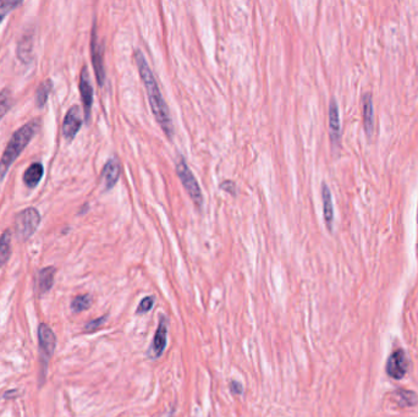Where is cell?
<instances>
[{"label":"cell","mask_w":418,"mask_h":417,"mask_svg":"<svg viewBox=\"0 0 418 417\" xmlns=\"http://www.w3.org/2000/svg\"><path fill=\"white\" fill-rule=\"evenodd\" d=\"M395 399L400 406H414L418 403L417 394L412 390L399 389L395 391Z\"/></svg>","instance_id":"obj_18"},{"label":"cell","mask_w":418,"mask_h":417,"mask_svg":"<svg viewBox=\"0 0 418 417\" xmlns=\"http://www.w3.org/2000/svg\"><path fill=\"white\" fill-rule=\"evenodd\" d=\"M105 321H106L105 316H103V317H99L97 319H93V321H91L90 323H87V324L84 325V332H87V333H91V332L97 331V329L100 328L103 324H104Z\"/></svg>","instance_id":"obj_24"},{"label":"cell","mask_w":418,"mask_h":417,"mask_svg":"<svg viewBox=\"0 0 418 417\" xmlns=\"http://www.w3.org/2000/svg\"><path fill=\"white\" fill-rule=\"evenodd\" d=\"M52 89H53V82H52V80H49V78L48 80L43 81V82L40 83L38 87H37L36 104L38 108H43V106L46 105L47 100H48L49 93L52 92Z\"/></svg>","instance_id":"obj_17"},{"label":"cell","mask_w":418,"mask_h":417,"mask_svg":"<svg viewBox=\"0 0 418 417\" xmlns=\"http://www.w3.org/2000/svg\"><path fill=\"white\" fill-rule=\"evenodd\" d=\"M220 187H222L223 190H225V191H230L231 193H235V185H234V183H231V181H224V183H222V185H220Z\"/></svg>","instance_id":"obj_26"},{"label":"cell","mask_w":418,"mask_h":417,"mask_svg":"<svg viewBox=\"0 0 418 417\" xmlns=\"http://www.w3.org/2000/svg\"><path fill=\"white\" fill-rule=\"evenodd\" d=\"M91 54H92V62L94 68V73H96L97 81H98L99 86H103L105 78V70H104V60H103V54H104V49L103 46L100 45L97 39V32L96 27H93L92 31V39H91Z\"/></svg>","instance_id":"obj_5"},{"label":"cell","mask_w":418,"mask_h":417,"mask_svg":"<svg viewBox=\"0 0 418 417\" xmlns=\"http://www.w3.org/2000/svg\"><path fill=\"white\" fill-rule=\"evenodd\" d=\"M55 272L54 267H46L40 269L38 273V290L40 294L47 293V291L52 289L53 284H54Z\"/></svg>","instance_id":"obj_16"},{"label":"cell","mask_w":418,"mask_h":417,"mask_svg":"<svg viewBox=\"0 0 418 417\" xmlns=\"http://www.w3.org/2000/svg\"><path fill=\"white\" fill-rule=\"evenodd\" d=\"M166 337H168V321L165 317H162L159 319L158 328L154 334L152 346L149 349V355L153 359H158L163 355L166 347V341H168Z\"/></svg>","instance_id":"obj_10"},{"label":"cell","mask_w":418,"mask_h":417,"mask_svg":"<svg viewBox=\"0 0 418 417\" xmlns=\"http://www.w3.org/2000/svg\"><path fill=\"white\" fill-rule=\"evenodd\" d=\"M229 385H230V390L234 395H240L242 394V391H244V388H242L241 383H238L236 381H231Z\"/></svg>","instance_id":"obj_25"},{"label":"cell","mask_w":418,"mask_h":417,"mask_svg":"<svg viewBox=\"0 0 418 417\" xmlns=\"http://www.w3.org/2000/svg\"><path fill=\"white\" fill-rule=\"evenodd\" d=\"M82 126V115L78 105H74L66 113L64 123H62V134L66 141H72Z\"/></svg>","instance_id":"obj_6"},{"label":"cell","mask_w":418,"mask_h":417,"mask_svg":"<svg viewBox=\"0 0 418 417\" xmlns=\"http://www.w3.org/2000/svg\"><path fill=\"white\" fill-rule=\"evenodd\" d=\"M31 54H32V38L25 37L17 46V55L21 61L28 62L31 60Z\"/></svg>","instance_id":"obj_19"},{"label":"cell","mask_w":418,"mask_h":417,"mask_svg":"<svg viewBox=\"0 0 418 417\" xmlns=\"http://www.w3.org/2000/svg\"><path fill=\"white\" fill-rule=\"evenodd\" d=\"M44 174V169L43 165L40 163H33L30 167L26 169L24 174V183L26 184V186L31 187H36L37 185L39 184V181L42 180V177Z\"/></svg>","instance_id":"obj_15"},{"label":"cell","mask_w":418,"mask_h":417,"mask_svg":"<svg viewBox=\"0 0 418 417\" xmlns=\"http://www.w3.org/2000/svg\"><path fill=\"white\" fill-rule=\"evenodd\" d=\"M153 303H154V297L153 296H146V297H144V299L140 302V305H138V309H137L138 315H140V313L149 312L150 310H152Z\"/></svg>","instance_id":"obj_23"},{"label":"cell","mask_w":418,"mask_h":417,"mask_svg":"<svg viewBox=\"0 0 418 417\" xmlns=\"http://www.w3.org/2000/svg\"><path fill=\"white\" fill-rule=\"evenodd\" d=\"M92 305V299H91L90 295H78V296L75 297L71 302V309L74 312H82L86 311V310L90 309V306Z\"/></svg>","instance_id":"obj_20"},{"label":"cell","mask_w":418,"mask_h":417,"mask_svg":"<svg viewBox=\"0 0 418 417\" xmlns=\"http://www.w3.org/2000/svg\"><path fill=\"white\" fill-rule=\"evenodd\" d=\"M80 93L83 104L84 119H86V121H88L91 118V109H92L93 104V87L92 83H91L90 74H88L86 67L82 69L80 75Z\"/></svg>","instance_id":"obj_8"},{"label":"cell","mask_w":418,"mask_h":417,"mask_svg":"<svg viewBox=\"0 0 418 417\" xmlns=\"http://www.w3.org/2000/svg\"><path fill=\"white\" fill-rule=\"evenodd\" d=\"M408 362L406 359V354L402 349L395 350L389 356L386 362V373L394 379H401L405 377L407 372Z\"/></svg>","instance_id":"obj_7"},{"label":"cell","mask_w":418,"mask_h":417,"mask_svg":"<svg viewBox=\"0 0 418 417\" xmlns=\"http://www.w3.org/2000/svg\"><path fill=\"white\" fill-rule=\"evenodd\" d=\"M135 60H136L138 73H140V76L142 78L144 87H146L153 115L156 117L157 121H158L162 130L164 131V134L169 139H171L172 135H174V125H172L170 112H169L165 99L163 98L158 82H157L148 62H147L146 58H144L143 53L141 50L135 52Z\"/></svg>","instance_id":"obj_1"},{"label":"cell","mask_w":418,"mask_h":417,"mask_svg":"<svg viewBox=\"0 0 418 417\" xmlns=\"http://www.w3.org/2000/svg\"><path fill=\"white\" fill-rule=\"evenodd\" d=\"M176 172H178V177L180 179L181 184L184 185L188 196L192 200V202L198 207V208H201L203 205L202 191H201L200 184H198L197 179L194 178L191 169L188 168L186 161H185L182 157H180V158L178 159V162H176Z\"/></svg>","instance_id":"obj_3"},{"label":"cell","mask_w":418,"mask_h":417,"mask_svg":"<svg viewBox=\"0 0 418 417\" xmlns=\"http://www.w3.org/2000/svg\"><path fill=\"white\" fill-rule=\"evenodd\" d=\"M40 223L39 212L33 207L21 211L15 218V231L17 239L22 241L28 240L36 233Z\"/></svg>","instance_id":"obj_4"},{"label":"cell","mask_w":418,"mask_h":417,"mask_svg":"<svg viewBox=\"0 0 418 417\" xmlns=\"http://www.w3.org/2000/svg\"><path fill=\"white\" fill-rule=\"evenodd\" d=\"M38 341L40 354H42L46 362H48L50 356L53 355V353H54L55 350L56 338L54 332L52 331V328H50L49 325L44 324V323H42L38 328Z\"/></svg>","instance_id":"obj_9"},{"label":"cell","mask_w":418,"mask_h":417,"mask_svg":"<svg viewBox=\"0 0 418 417\" xmlns=\"http://www.w3.org/2000/svg\"><path fill=\"white\" fill-rule=\"evenodd\" d=\"M21 5V2H14V0H0V24L3 23L6 15L11 12L15 8Z\"/></svg>","instance_id":"obj_22"},{"label":"cell","mask_w":418,"mask_h":417,"mask_svg":"<svg viewBox=\"0 0 418 417\" xmlns=\"http://www.w3.org/2000/svg\"><path fill=\"white\" fill-rule=\"evenodd\" d=\"M12 105V96L9 89H4L0 92V120L10 111Z\"/></svg>","instance_id":"obj_21"},{"label":"cell","mask_w":418,"mask_h":417,"mask_svg":"<svg viewBox=\"0 0 418 417\" xmlns=\"http://www.w3.org/2000/svg\"><path fill=\"white\" fill-rule=\"evenodd\" d=\"M329 134L330 141L334 146H338L340 142L341 135V124H340V114H339V106L336 100L333 98L329 104Z\"/></svg>","instance_id":"obj_12"},{"label":"cell","mask_w":418,"mask_h":417,"mask_svg":"<svg viewBox=\"0 0 418 417\" xmlns=\"http://www.w3.org/2000/svg\"><path fill=\"white\" fill-rule=\"evenodd\" d=\"M38 128L39 121L37 119H33L12 135L4 153H3L2 159H0V183L4 180L6 172L10 169L12 163L16 161L17 157L22 153V150L26 148V146L31 142L34 135L37 134Z\"/></svg>","instance_id":"obj_2"},{"label":"cell","mask_w":418,"mask_h":417,"mask_svg":"<svg viewBox=\"0 0 418 417\" xmlns=\"http://www.w3.org/2000/svg\"><path fill=\"white\" fill-rule=\"evenodd\" d=\"M322 202H323V215L326 227L329 230L333 229V223H334V206H333V197L332 192L328 185L323 184L322 186Z\"/></svg>","instance_id":"obj_14"},{"label":"cell","mask_w":418,"mask_h":417,"mask_svg":"<svg viewBox=\"0 0 418 417\" xmlns=\"http://www.w3.org/2000/svg\"><path fill=\"white\" fill-rule=\"evenodd\" d=\"M121 165L118 158H112L105 163L104 168L100 172V180L103 181L105 190H110L114 187V185L118 183L120 178Z\"/></svg>","instance_id":"obj_11"},{"label":"cell","mask_w":418,"mask_h":417,"mask_svg":"<svg viewBox=\"0 0 418 417\" xmlns=\"http://www.w3.org/2000/svg\"><path fill=\"white\" fill-rule=\"evenodd\" d=\"M362 115L364 131L368 136H372L374 130V109L372 96L369 93H366L362 98Z\"/></svg>","instance_id":"obj_13"}]
</instances>
